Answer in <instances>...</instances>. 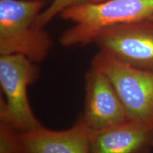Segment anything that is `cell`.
<instances>
[{"label": "cell", "mask_w": 153, "mask_h": 153, "mask_svg": "<svg viewBox=\"0 0 153 153\" xmlns=\"http://www.w3.org/2000/svg\"><path fill=\"white\" fill-rule=\"evenodd\" d=\"M153 16V0H104L63 11L61 19L73 22L60 38L63 46L87 45L115 25L148 19Z\"/></svg>", "instance_id": "6da1fadb"}, {"label": "cell", "mask_w": 153, "mask_h": 153, "mask_svg": "<svg viewBox=\"0 0 153 153\" xmlns=\"http://www.w3.org/2000/svg\"><path fill=\"white\" fill-rule=\"evenodd\" d=\"M45 0H0V55L20 54L38 63L46 58L53 39L37 19Z\"/></svg>", "instance_id": "7a4b0ae2"}, {"label": "cell", "mask_w": 153, "mask_h": 153, "mask_svg": "<svg viewBox=\"0 0 153 153\" xmlns=\"http://www.w3.org/2000/svg\"><path fill=\"white\" fill-rule=\"evenodd\" d=\"M36 64L23 55H0V120L19 131L42 125L28 96V86L37 81L39 76Z\"/></svg>", "instance_id": "3957f363"}, {"label": "cell", "mask_w": 153, "mask_h": 153, "mask_svg": "<svg viewBox=\"0 0 153 153\" xmlns=\"http://www.w3.org/2000/svg\"><path fill=\"white\" fill-rule=\"evenodd\" d=\"M91 66L108 76L128 119L153 131V72L127 65L100 52Z\"/></svg>", "instance_id": "277c9868"}, {"label": "cell", "mask_w": 153, "mask_h": 153, "mask_svg": "<svg viewBox=\"0 0 153 153\" xmlns=\"http://www.w3.org/2000/svg\"><path fill=\"white\" fill-rule=\"evenodd\" d=\"M89 135V129L79 118L61 131L41 125L19 131L0 121V153H90Z\"/></svg>", "instance_id": "5b68a950"}, {"label": "cell", "mask_w": 153, "mask_h": 153, "mask_svg": "<svg viewBox=\"0 0 153 153\" xmlns=\"http://www.w3.org/2000/svg\"><path fill=\"white\" fill-rule=\"evenodd\" d=\"M99 52L140 70L153 72V19L106 28L94 42Z\"/></svg>", "instance_id": "8992f818"}, {"label": "cell", "mask_w": 153, "mask_h": 153, "mask_svg": "<svg viewBox=\"0 0 153 153\" xmlns=\"http://www.w3.org/2000/svg\"><path fill=\"white\" fill-rule=\"evenodd\" d=\"M90 131H97L128 119L108 77L91 66L85 74V101L79 117Z\"/></svg>", "instance_id": "52a82bcc"}, {"label": "cell", "mask_w": 153, "mask_h": 153, "mask_svg": "<svg viewBox=\"0 0 153 153\" xmlns=\"http://www.w3.org/2000/svg\"><path fill=\"white\" fill-rule=\"evenodd\" d=\"M90 153H152L153 131L130 119L105 128L89 130Z\"/></svg>", "instance_id": "ba28073f"}, {"label": "cell", "mask_w": 153, "mask_h": 153, "mask_svg": "<svg viewBox=\"0 0 153 153\" xmlns=\"http://www.w3.org/2000/svg\"><path fill=\"white\" fill-rule=\"evenodd\" d=\"M91 1L92 0H53L38 16L37 24L45 28L53 19L60 16L63 11Z\"/></svg>", "instance_id": "9c48e42d"}, {"label": "cell", "mask_w": 153, "mask_h": 153, "mask_svg": "<svg viewBox=\"0 0 153 153\" xmlns=\"http://www.w3.org/2000/svg\"><path fill=\"white\" fill-rule=\"evenodd\" d=\"M104 1V0H92L91 2H98V1Z\"/></svg>", "instance_id": "30bf717a"}, {"label": "cell", "mask_w": 153, "mask_h": 153, "mask_svg": "<svg viewBox=\"0 0 153 153\" xmlns=\"http://www.w3.org/2000/svg\"><path fill=\"white\" fill-rule=\"evenodd\" d=\"M149 19H153V16H151L150 18H149Z\"/></svg>", "instance_id": "8fae6325"}]
</instances>
